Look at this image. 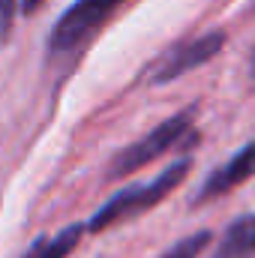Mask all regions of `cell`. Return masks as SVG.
I'll return each instance as SVG.
<instances>
[{"label":"cell","mask_w":255,"mask_h":258,"mask_svg":"<svg viewBox=\"0 0 255 258\" xmlns=\"http://www.w3.org/2000/svg\"><path fill=\"white\" fill-rule=\"evenodd\" d=\"M186 174H189V159H180V162L168 165L162 174H156L153 180L138 183V186H129V189H120V192L111 195V198L90 216V222H87L84 228L93 231V234H99V231H105V228L123 225L129 219H135V216L153 210L159 201H165L168 195L186 180Z\"/></svg>","instance_id":"6da1fadb"},{"label":"cell","mask_w":255,"mask_h":258,"mask_svg":"<svg viewBox=\"0 0 255 258\" xmlns=\"http://www.w3.org/2000/svg\"><path fill=\"white\" fill-rule=\"evenodd\" d=\"M195 114H198V105H189V108L177 111L174 117L162 120L159 126H153L147 135H141L138 141H132L129 147H123V150L114 156V162H111V168H108V177H111V180L129 177V174L141 171L144 165L156 162L159 156H165L168 150H174L186 135H195V132H192Z\"/></svg>","instance_id":"7a4b0ae2"},{"label":"cell","mask_w":255,"mask_h":258,"mask_svg":"<svg viewBox=\"0 0 255 258\" xmlns=\"http://www.w3.org/2000/svg\"><path fill=\"white\" fill-rule=\"evenodd\" d=\"M123 3L126 0H75L60 15V21L54 24L51 36H48V54L51 57L78 54Z\"/></svg>","instance_id":"3957f363"},{"label":"cell","mask_w":255,"mask_h":258,"mask_svg":"<svg viewBox=\"0 0 255 258\" xmlns=\"http://www.w3.org/2000/svg\"><path fill=\"white\" fill-rule=\"evenodd\" d=\"M225 45V33L222 30H213V33H204V36H195L186 42H177L174 48H168L165 54H159L153 63L147 66V81L150 84H165V81H174L180 75H186L192 69L204 66L207 60H213Z\"/></svg>","instance_id":"277c9868"},{"label":"cell","mask_w":255,"mask_h":258,"mask_svg":"<svg viewBox=\"0 0 255 258\" xmlns=\"http://www.w3.org/2000/svg\"><path fill=\"white\" fill-rule=\"evenodd\" d=\"M255 174V141H249L243 150H237L225 165H219L216 171L207 174V180L201 183V189L195 192L192 204H204V201H213V198H222L231 189L243 186L249 177Z\"/></svg>","instance_id":"5b68a950"},{"label":"cell","mask_w":255,"mask_h":258,"mask_svg":"<svg viewBox=\"0 0 255 258\" xmlns=\"http://www.w3.org/2000/svg\"><path fill=\"white\" fill-rule=\"evenodd\" d=\"M210 258H255V213L237 216L225 228L219 246L210 252Z\"/></svg>","instance_id":"8992f818"},{"label":"cell","mask_w":255,"mask_h":258,"mask_svg":"<svg viewBox=\"0 0 255 258\" xmlns=\"http://www.w3.org/2000/svg\"><path fill=\"white\" fill-rule=\"evenodd\" d=\"M84 231H87V228H84L81 222L66 225L63 231H57L54 237H39V240L27 249V255L24 258H66L78 243H81Z\"/></svg>","instance_id":"52a82bcc"},{"label":"cell","mask_w":255,"mask_h":258,"mask_svg":"<svg viewBox=\"0 0 255 258\" xmlns=\"http://www.w3.org/2000/svg\"><path fill=\"white\" fill-rule=\"evenodd\" d=\"M210 231H195V234H189V237H183V240H177L168 252L162 258H198L204 249H207V243H210Z\"/></svg>","instance_id":"ba28073f"},{"label":"cell","mask_w":255,"mask_h":258,"mask_svg":"<svg viewBox=\"0 0 255 258\" xmlns=\"http://www.w3.org/2000/svg\"><path fill=\"white\" fill-rule=\"evenodd\" d=\"M21 6V0H0V45L9 42L12 36V24H15V9Z\"/></svg>","instance_id":"9c48e42d"},{"label":"cell","mask_w":255,"mask_h":258,"mask_svg":"<svg viewBox=\"0 0 255 258\" xmlns=\"http://www.w3.org/2000/svg\"><path fill=\"white\" fill-rule=\"evenodd\" d=\"M42 3H45V0H21V12H24V15H33V12L42 9Z\"/></svg>","instance_id":"30bf717a"},{"label":"cell","mask_w":255,"mask_h":258,"mask_svg":"<svg viewBox=\"0 0 255 258\" xmlns=\"http://www.w3.org/2000/svg\"><path fill=\"white\" fill-rule=\"evenodd\" d=\"M249 72H252V81H255V51H252V60H249Z\"/></svg>","instance_id":"8fae6325"}]
</instances>
